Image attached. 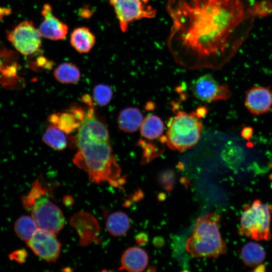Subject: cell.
I'll return each instance as SVG.
<instances>
[{
  "label": "cell",
  "instance_id": "obj_12",
  "mask_svg": "<svg viewBox=\"0 0 272 272\" xmlns=\"http://www.w3.org/2000/svg\"><path fill=\"white\" fill-rule=\"evenodd\" d=\"M245 105L254 115L268 112L272 107V94L269 87L255 86L251 88L246 94Z\"/></svg>",
  "mask_w": 272,
  "mask_h": 272
},
{
  "label": "cell",
  "instance_id": "obj_18",
  "mask_svg": "<svg viewBox=\"0 0 272 272\" xmlns=\"http://www.w3.org/2000/svg\"><path fill=\"white\" fill-rule=\"evenodd\" d=\"M130 220L127 215L122 212L113 213L108 217L106 228L114 236L124 235L130 227Z\"/></svg>",
  "mask_w": 272,
  "mask_h": 272
},
{
  "label": "cell",
  "instance_id": "obj_1",
  "mask_svg": "<svg viewBox=\"0 0 272 272\" xmlns=\"http://www.w3.org/2000/svg\"><path fill=\"white\" fill-rule=\"evenodd\" d=\"M255 0H168V49L190 70H218L248 38L258 18Z\"/></svg>",
  "mask_w": 272,
  "mask_h": 272
},
{
  "label": "cell",
  "instance_id": "obj_22",
  "mask_svg": "<svg viewBox=\"0 0 272 272\" xmlns=\"http://www.w3.org/2000/svg\"><path fill=\"white\" fill-rule=\"evenodd\" d=\"M50 121L56 125L59 129L66 133H70L77 127H79L82 123L79 122L74 113H63L60 115H52Z\"/></svg>",
  "mask_w": 272,
  "mask_h": 272
},
{
  "label": "cell",
  "instance_id": "obj_20",
  "mask_svg": "<svg viewBox=\"0 0 272 272\" xmlns=\"http://www.w3.org/2000/svg\"><path fill=\"white\" fill-rule=\"evenodd\" d=\"M37 226L32 218L28 216L20 217L15 222L14 230L16 234L21 240L27 242L36 232Z\"/></svg>",
  "mask_w": 272,
  "mask_h": 272
},
{
  "label": "cell",
  "instance_id": "obj_9",
  "mask_svg": "<svg viewBox=\"0 0 272 272\" xmlns=\"http://www.w3.org/2000/svg\"><path fill=\"white\" fill-rule=\"evenodd\" d=\"M55 233L47 229L37 228L27 242L28 246L38 257L47 262H54L59 257L61 245Z\"/></svg>",
  "mask_w": 272,
  "mask_h": 272
},
{
  "label": "cell",
  "instance_id": "obj_7",
  "mask_svg": "<svg viewBox=\"0 0 272 272\" xmlns=\"http://www.w3.org/2000/svg\"><path fill=\"white\" fill-rule=\"evenodd\" d=\"M148 1L109 0L122 32H126L129 25L134 21L156 17L157 10L148 4Z\"/></svg>",
  "mask_w": 272,
  "mask_h": 272
},
{
  "label": "cell",
  "instance_id": "obj_25",
  "mask_svg": "<svg viewBox=\"0 0 272 272\" xmlns=\"http://www.w3.org/2000/svg\"><path fill=\"white\" fill-rule=\"evenodd\" d=\"M257 11L259 18L272 14V3L269 0L258 1Z\"/></svg>",
  "mask_w": 272,
  "mask_h": 272
},
{
  "label": "cell",
  "instance_id": "obj_4",
  "mask_svg": "<svg viewBox=\"0 0 272 272\" xmlns=\"http://www.w3.org/2000/svg\"><path fill=\"white\" fill-rule=\"evenodd\" d=\"M37 179L30 191L22 197L24 207L37 227L57 233L63 228L64 218L60 209L49 199L48 189Z\"/></svg>",
  "mask_w": 272,
  "mask_h": 272
},
{
  "label": "cell",
  "instance_id": "obj_8",
  "mask_svg": "<svg viewBox=\"0 0 272 272\" xmlns=\"http://www.w3.org/2000/svg\"><path fill=\"white\" fill-rule=\"evenodd\" d=\"M41 35L33 22L25 21L19 24L8 34L14 47L24 55L37 52L41 46Z\"/></svg>",
  "mask_w": 272,
  "mask_h": 272
},
{
  "label": "cell",
  "instance_id": "obj_10",
  "mask_svg": "<svg viewBox=\"0 0 272 272\" xmlns=\"http://www.w3.org/2000/svg\"><path fill=\"white\" fill-rule=\"evenodd\" d=\"M191 90L197 99L208 103L227 100L232 94L226 84H220L210 74L197 79L192 84Z\"/></svg>",
  "mask_w": 272,
  "mask_h": 272
},
{
  "label": "cell",
  "instance_id": "obj_24",
  "mask_svg": "<svg viewBox=\"0 0 272 272\" xmlns=\"http://www.w3.org/2000/svg\"><path fill=\"white\" fill-rule=\"evenodd\" d=\"M93 94L94 99L98 105L105 106L110 102L112 91L109 86L99 84L94 88Z\"/></svg>",
  "mask_w": 272,
  "mask_h": 272
},
{
  "label": "cell",
  "instance_id": "obj_15",
  "mask_svg": "<svg viewBox=\"0 0 272 272\" xmlns=\"http://www.w3.org/2000/svg\"><path fill=\"white\" fill-rule=\"evenodd\" d=\"M144 117L141 110L136 107H128L122 110L117 123L119 129L126 132H133L140 128Z\"/></svg>",
  "mask_w": 272,
  "mask_h": 272
},
{
  "label": "cell",
  "instance_id": "obj_14",
  "mask_svg": "<svg viewBox=\"0 0 272 272\" xmlns=\"http://www.w3.org/2000/svg\"><path fill=\"white\" fill-rule=\"evenodd\" d=\"M95 36L86 27L75 29L71 34L70 43L80 53L89 52L95 43Z\"/></svg>",
  "mask_w": 272,
  "mask_h": 272
},
{
  "label": "cell",
  "instance_id": "obj_27",
  "mask_svg": "<svg viewBox=\"0 0 272 272\" xmlns=\"http://www.w3.org/2000/svg\"><path fill=\"white\" fill-rule=\"evenodd\" d=\"M253 134V129L250 127H244L241 131V135L246 140H249Z\"/></svg>",
  "mask_w": 272,
  "mask_h": 272
},
{
  "label": "cell",
  "instance_id": "obj_17",
  "mask_svg": "<svg viewBox=\"0 0 272 272\" xmlns=\"http://www.w3.org/2000/svg\"><path fill=\"white\" fill-rule=\"evenodd\" d=\"M241 257L246 265L253 267L263 262L265 257V252L259 244L250 242L242 248Z\"/></svg>",
  "mask_w": 272,
  "mask_h": 272
},
{
  "label": "cell",
  "instance_id": "obj_6",
  "mask_svg": "<svg viewBox=\"0 0 272 272\" xmlns=\"http://www.w3.org/2000/svg\"><path fill=\"white\" fill-rule=\"evenodd\" d=\"M271 215L272 206L259 200L245 206L240 219V234L256 240H269Z\"/></svg>",
  "mask_w": 272,
  "mask_h": 272
},
{
  "label": "cell",
  "instance_id": "obj_2",
  "mask_svg": "<svg viewBox=\"0 0 272 272\" xmlns=\"http://www.w3.org/2000/svg\"><path fill=\"white\" fill-rule=\"evenodd\" d=\"M78 152L73 161L85 171L95 183L107 182L118 187L122 183L121 169L113 154L108 130L90 108L79 127L77 136Z\"/></svg>",
  "mask_w": 272,
  "mask_h": 272
},
{
  "label": "cell",
  "instance_id": "obj_16",
  "mask_svg": "<svg viewBox=\"0 0 272 272\" xmlns=\"http://www.w3.org/2000/svg\"><path fill=\"white\" fill-rule=\"evenodd\" d=\"M164 129L162 119L157 115L149 114L144 118L140 132L143 139L153 141L159 139L163 135Z\"/></svg>",
  "mask_w": 272,
  "mask_h": 272
},
{
  "label": "cell",
  "instance_id": "obj_26",
  "mask_svg": "<svg viewBox=\"0 0 272 272\" xmlns=\"http://www.w3.org/2000/svg\"><path fill=\"white\" fill-rule=\"evenodd\" d=\"M27 256V252L25 250L20 249L12 252L10 255V258L18 263H22L25 261Z\"/></svg>",
  "mask_w": 272,
  "mask_h": 272
},
{
  "label": "cell",
  "instance_id": "obj_19",
  "mask_svg": "<svg viewBox=\"0 0 272 272\" xmlns=\"http://www.w3.org/2000/svg\"><path fill=\"white\" fill-rule=\"evenodd\" d=\"M55 78L63 84H75L80 78V72L78 67L71 62H63L55 68L54 71Z\"/></svg>",
  "mask_w": 272,
  "mask_h": 272
},
{
  "label": "cell",
  "instance_id": "obj_11",
  "mask_svg": "<svg viewBox=\"0 0 272 272\" xmlns=\"http://www.w3.org/2000/svg\"><path fill=\"white\" fill-rule=\"evenodd\" d=\"M41 15L43 20L38 28L41 36L51 40L64 39L68 33V26L53 15L49 4L43 5Z\"/></svg>",
  "mask_w": 272,
  "mask_h": 272
},
{
  "label": "cell",
  "instance_id": "obj_3",
  "mask_svg": "<svg viewBox=\"0 0 272 272\" xmlns=\"http://www.w3.org/2000/svg\"><path fill=\"white\" fill-rule=\"evenodd\" d=\"M219 222L220 216L215 212L197 219L186 243V249L191 256L217 258L226 252L219 229Z\"/></svg>",
  "mask_w": 272,
  "mask_h": 272
},
{
  "label": "cell",
  "instance_id": "obj_13",
  "mask_svg": "<svg viewBox=\"0 0 272 272\" xmlns=\"http://www.w3.org/2000/svg\"><path fill=\"white\" fill-rule=\"evenodd\" d=\"M148 263V256L142 248L132 247L126 250L121 258L120 269L129 271H142L146 267Z\"/></svg>",
  "mask_w": 272,
  "mask_h": 272
},
{
  "label": "cell",
  "instance_id": "obj_21",
  "mask_svg": "<svg viewBox=\"0 0 272 272\" xmlns=\"http://www.w3.org/2000/svg\"><path fill=\"white\" fill-rule=\"evenodd\" d=\"M64 132L55 126L49 127L42 137L43 141L56 150H62L67 145L66 138Z\"/></svg>",
  "mask_w": 272,
  "mask_h": 272
},
{
  "label": "cell",
  "instance_id": "obj_5",
  "mask_svg": "<svg viewBox=\"0 0 272 272\" xmlns=\"http://www.w3.org/2000/svg\"><path fill=\"white\" fill-rule=\"evenodd\" d=\"M197 112L178 111L167 122L166 144L171 150L183 152L194 147L201 138L203 125Z\"/></svg>",
  "mask_w": 272,
  "mask_h": 272
},
{
  "label": "cell",
  "instance_id": "obj_23",
  "mask_svg": "<svg viewBox=\"0 0 272 272\" xmlns=\"http://www.w3.org/2000/svg\"><path fill=\"white\" fill-rule=\"evenodd\" d=\"M155 142L147 141L143 139H140L138 144L143 151V161L146 163L151 161L160 155L163 151V148H159Z\"/></svg>",
  "mask_w": 272,
  "mask_h": 272
}]
</instances>
